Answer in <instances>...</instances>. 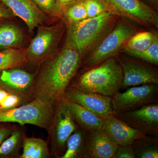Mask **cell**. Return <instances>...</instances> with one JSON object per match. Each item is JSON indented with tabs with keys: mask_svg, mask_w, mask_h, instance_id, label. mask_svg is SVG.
I'll list each match as a JSON object with an SVG mask.
<instances>
[{
	"mask_svg": "<svg viewBox=\"0 0 158 158\" xmlns=\"http://www.w3.org/2000/svg\"><path fill=\"white\" fill-rule=\"evenodd\" d=\"M11 9L15 16L24 22L32 33L35 28L44 25L49 20L50 17L40 10L31 0H0Z\"/></svg>",
	"mask_w": 158,
	"mask_h": 158,
	"instance_id": "5bb4252c",
	"label": "cell"
},
{
	"mask_svg": "<svg viewBox=\"0 0 158 158\" xmlns=\"http://www.w3.org/2000/svg\"><path fill=\"white\" fill-rule=\"evenodd\" d=\"M50 156L47 142L40 138H26L21 158H46Z\"/></svg>",
	"mask_w": 158,
	"mask_h": 158,
	"instance_id": "7402d4cb",
	"label": "cell"
},
{
	"mask_svg": "<svg viewBox=\"0 0 158 158\" xmlns=\"http://www.w3.org/2000/svg\"><path fill=\"white\" fill-rule=\"evenodd\" d=\"M71 115L79 128L86 131L102 129V118L82 106L67 99H64Z\"/></svg>",
	"mask_w": 158,
	"mask_h": 158,
	"instance_id": "e0dca14e",
	"label": "cell"
},
{
	"mask_svg": "<svg viewBox=\"0 0 158 158\" xmlns=\"http://www.w3.org/2000/svg\"><path fill=\"white\" fill-rule=\"evenodd\" d=\"M141 1H144V0H141Z\"/></svg>",
	"mask_w": 158,
	"mask_h": 158,
	"instance_id": "e575fe53",
	"label": "cell"
},
{
	"mask_svg": "<svg viewBox=\"0 0 158 158\" xmlns=\"http://www.w3.org/2000/svg\"><path fill=\"white\" fill-rule=\"evenodd\" d=\"M55 104L44 99L36 98L23 106L0 110V123L33 125L48 131L53 118Z\"/></svg>",
	"mask_w": 158,
	"mask_h": 158,
	"instance_id": "277c9868",
	"label": "cell"
},
{
	"mask_svg": "<svg viewBox=\"0 0 158 158\" xmlns=\"http://www.w3.org/2000/svg\"><path fill=\"white\" fill-rule=\"evenodd\" d=\"M119 18L113 11H108L67 25L65 45L75 49L84 58L115 27Z\"/></svg>",
	"mask_w": 158,
	"mask_h": 158,
	"instance_id": "7a4b0ae2",
	"label": "cell"
},
{
	"mask_svg": "<svg viewBox=\"0 0 158 158\" xmlns=\"http://www.w3.org/2000/svg\"><path fill=\"white\" fill-rule=\"evenodd\" d=\"M123 81L121 65L118 59L113 57L86 69L69 85L83 92L112 97L121 90Z\"/></svg>",
	"mask_w": 158,
	"mask_h": 158,
	"instance_id": "3957f363",
	"label": "cell"
},
{
	"mask_svg": "<svg viewBox=\"0 0 158 158\" xmlns=\"http://www.w3.org/2000/svg\"><path fill=\"white\" fill-rule=\"evenodd\" d=\"M118 146L108 138L102 129L88 131V158H113Z\"/></svg>",
	"mask_w": 158,
	"mask_h": 158,
	"instance_id": "2e32d148",
	"label": "cell"
},
{
	"mask_svg": "<svg viewBox=\"0 0 158 158\" xmlns=\"http://www.w3.org/2000/svg\"><path fill=\"white\" fill-rule=\"evenodd\" d=\"M22 134L19 130H14L0 145V156H6L14 153L19 146Z\"/></svg>",
	"mask_w": 158,
	"mask_h": 158,
	"instance_id": "484cf974",
	"label": "cell"
},
{
	"mask_svg": "<svg viewBox=\"0 0 158 158\" xmlns=\"http://www.w3.org/2000/svg\"><path fill=\"white\" fill-rule=\"evenodd\" d=\"M113 115L135 129L158 135V103L145 105L137 110L115 112Z\"/></svg>",
	"mask_w": 158,
	"mask_h": 158,
	"instance_id": "8fae6325",
	"label": "cell"
},
{
	"mask_svg": "<svg viewBox=\"0 0 158 158\" xmlns=\"http://www.w3.org/2000/svg\"><path fill=\"white\" fill-rule=\"evenodd\" d=\"M83 58L77 51L65 45L43 62L32 87L34 98L44 99L55 104L63 100Z\"/></svg>",
	"mask_w": 158,
	"mask_h": 158,
	"instance_id": "6da1fadb",
	"label": "cell"
},
{
	"mask_svg": "<svg viewBox=\"0 0 158 158\" xmlns=\"http://www.w3.org/2000/svg\"><path fill=\"white\" fill-rule=\"evenodd\" d=\"M25 41L22 31L11 23L0 24V50L19 47Z\"/></svg>",
	"mask_w": 158,
	"mask_h": 158,
	"instance_id": "d6986e66",
	"label": "cell"
},
{
	"mask_svg": "<svg viewBox=\"0 0 158 158\" xmlns=\"http://www.w3.org/2000/svg\"><path fill=\"white\" fill-rule=\"evenodd\" d=\"M11 92L12 91L0 85V104L6 99Z\"/></svg>",
	"mask_w": 158,
	"mask_h": 158,
	"instance_id": "836d02e7",
	"label": "cell"
},
{
	"mask_svg": "<svg viewBox=\"0 0 158 158\" xmlns=\"http://www.w3.org/2000/svg\"><path fill=\"white\" fill-rule=\"evenodd\" d=\"M136 32V29L129 23L124 20L118 22L88 54L84 61L86 69L92 68L107 59L115 57Z\"/></svg>",
	"mask_w": 158,
	"mask_h": 158,
	"instance_id": "5b68a950",
	"label": "cell"
},
{
	"mask_svg": "<svg viewBox=\"0 0 158 158\" xmlns=\"http://www.w3.org/2000/svg\"><path fill=\"white\" fill-rule=\"evenodd\" d=\"M0 73V85L6 89L22 95L32 90L35 79L34 75L19 67L3 70Z\"/></svg>",
	"mask_w": 158,
	"mask_h": 158,
	"instance_id": "9a60e30c",
	"label": "cell"
},
{
	"mask_svg": "<svg viewBox=\"0 0 158 158\" xmlns=\"http://www.w3.org/2000/svg\"><path fill=\"white\" fill-rule=\"evenodd\" d=\"M65 23L53 26L40 25L37 34L27 48L28 62L42 63L57 52L65 29Z\"/></svg>",
	"mask_w": 158,
	"mask_h": 158,
	"instance_id": "8992f818",
	"label": "cell"
},
{
	"mask_svg": "<svg viewBox=\"0 0 158 158\" xmlns=\"http://www.w3.org/2000/svg\"><path fill=\"white\" fill-rule=\"evenodd\" d=\"M66 25L88 18L85 2H80L72 5L63 12L62 16Z\"/></svg>",
	"mask_w": 158,
	"mask_h": 158,
	"instance_id": "d4e9b609",
	"label": "cell"
},
{
	"mask_svg": "<svg viewBox=\"0 0 158 158\" xmlns=\"http://www.w3.org/2000/svg\"><path fill=\"white\" fill-rule=\"evenodd\" d=\"M78 128L64 100L55 104V112L48 131L53 153L61 158L66 150L69 137Z\"/></svg>",
	"mask_w": 158,
	"mask_h": 158,
	"instance_id": "52a82bcc",
	"label": "cell"
},
{
	"mask_svg": "<svg viewBox=\"0 0 158 158\" xmlns=\"http://www.w3.org/2000/svg\"><path fill=\"white\" fill-rule=\"evenodd\" d=\"M65 98L80 105L101 118L113 113L111 97L83 92L69 85L65 91Z\"/></svg>",
	"mask_w": 158,
	"mask_h": 158,
	"instance_id": "7c38bea8",
	"label": "cell"
},
{
	"mask_svg": "<svg viewBox=\"0 0 158 158\" xmlns=\"http://www.w3.org/2000/svg\"><path fill=\"white\" fill-rule=\"evenodd\" d=\"M22 96L12 91L0 104V110H9L19 106L21 103Z\"/></svg>",
	"mask_w": 158,
	"mask_h": 158,
	"instance_id": "f1b7e54d",
	"label": "cell"
},
{
	"mask_svg": "<svg viewBox=\"0 0 158 158\" xmlns=\"http://www.w3.org/2000/svg\"><path fill=\"white\" fill-rule=\"evenodd\" d=\"M85 5L88 18L95 17L105 11H110L104 0H86Z\"/></svg>",
	"mask_w": 158,
	"mask_h": 158,
	"instance_id": "4316f807",
	"label": "cell"
},
{
	"mask_svg": "<svg viewBox=\"0 0 158 158\" xmlns=\"http://www.w3.org/2000/svg\"><path fill=\"white\" fill-rule=\"evenodd\" d=\"M124 53L143 62L157 65L158 64V37L152 45L147 49L142 51H134L123 48Z\"/></svg>",
	"mask_w": 158,
	"mask_h": 158,
	"instance_id": "cb8c5ba5",
	"label": "cell"
},
{
	"mask_svg": "<svg viewBox=\"0 0 158 158\" xmlns=\"http://www.w3.org/2000/svg\"><path fill=\"white\" fill-rule=\"evenodd\" d=\"M13 131L10 128H0V145L6 138H8L11 135Z\"/></svg>",
	"mask_w": 158,
	"mask_h": 158,
	"instance_id": "d6a6232c",
	"label": "cell"
},
{
	"mask_svg": "<svg viewBox=\"0 0 158 158\" xmlns=\"http://www.w3.org/2000/svg\"><path fill=\"white\" fill-rule=\"evenodd\" d=\"M110 11L119 17L146 27H158L157 12L141 0H104Z\"/></svg>",
	"mask_w": 158,
	"mask_h": 158,
	"instance_id": "ba28073f",
	"label": "cell"
},
{
	"mask_svg": "<svg viewBox=\"0 0 158 158\" xmlns=\"http://www.w3.org/2000/svg\"><path fill=\"white\" fill-rule=\"evenodd\" d=\"M88 131L78 128L69 137L66 150L61 158H88L87 151Z\"/></svg>",
	"mask_w": 158,
	"mask_h": 158,
	"instance_id": "ac0fdd59",
	"label": "cell"
},
{
	"mask_svg": "<svg viewBox=\"0 0 158 158\" xmlns=\"http://www.w3.org/2000/svg\"><path fill=\"white\" fill-rule=\"evenodd\" d=\"M113 113L137 110L148 104L158 103V85L146 84L127 88L112 97Z\"/></svg>",
	"mask_w": 158,
	"mask_h": 158,
	"instance_id": "9c48e42d",
	"label": "cell"
},
{
	"mask_svg": "<svg viewBox=\"0 0 158 158\" xmlns=\"http://www.w3.org/2000/svg\"><path fill=\"white\" fill-rule=\"evenodd\" d=\"M27 62V48H15L0 50V73L20 67Z\"/></svg>",
	"mask_w": 158,
	"mask_h": 158,
	"instance_id": "ffe728a7",
	"label": "cell"
},
{
	"mask_svg": "<svg viewBox=\"0 0 158 158\" xmlns=\"http://www.w3.org/2000/svg\"><path fill=\"white\" fill-rule=\"evenodd\" d=\"M49 17H54L56 0H31Z\"/></svg>",
	"mask_w": 158,
	"mask_h": 158,
	"instance_id": "83f0119b",
	"label": "cell"
},
{
	"mask_svg": "<svg viewBox=\"0 0 158 158\" xmlns=\"http://www.w3.org/2000/svg\"><path fill=\"white\" fill-rule=\"evenodd\" d=\"M131 145L135 158H158V135H147L135 140Z\"/></svg>",
	"mask_w": 158,
	"mask_h": 158,
	"instance_id": "44dd1931",
	"label": "cell"
},
{
	"mask_svg": "<svg viewBox=\"0 0 158 158\" xmlns=\"http://www.w3.org/2000/svg\"><path fill=\"white\" fill-rule=\"evenodd\" d=\"M131 145L118 146L113 158H135Z\"/></svg>",
	"mask_w": 158,
	"mask_h": 158,
	"instance_id": "4dcf8cb0",
	"label": "cell"
},
{
	"mask_svg": "<svg viewBox=\"0 0 158 158\" xmlns=\"http://www.w3.org/2000/svg\"><path fill=\"white\" fill-rule=\"evenodd\" d=\"M157 38V34L149 31L135 33L130 37L123 48L134 51L145 50L152 45Z\"/></svg>",
	"mask_w": 158,
	"mask_h": 158,
	"instance_id": "603a6c76",
	"label": "cell"
},
{
	"mask_svg": "<svg viewBox=\"0 0 158 158\" xmlns=\"http://www.w3.org/2000/svg\"><path fill=\"white\" fill-rule=\"evenodd\" d=\"M102 118V130L108 138L118 146L131 144L135 140L147 135L129 126L113 114Z\"/></svg>",
	"mask_w": 158,
	"mask_h": 158,
	"instance_id": "4fadbf2b",
	"label": "cell"
},
{
	"mask_svg": "<svg viewBox=\"0 0 158 158\" xmlns=\"http://www.w3.org/2000/svg\"><path fill=\"white\" fill-rule=\"evenodd\" d=\"M15 16V15L10 8L3 3L0 2V20L11 18Z\"/></svg>",
	"mask_w": 158,
	"mask_h": 158,
	"instance_id": "1f68e13d",
	"label": "cell"
},
{
	"mask_svg": "<svg viewBox=\"0 0 158 158\" xmlns=\"http://www.w3.org/2000/svg\"><path fill=\"white\" fill-rule=\"evenodd\" d=\"M86 0H56L54 17L60 18L67 8L75 3Z\"/></svg>",
	"mask_w": 158,
	"mask_h": 158,
	"instance_id": "f546056e",
	"label": "cell"
},
{
	"mask_svg": "<svg viewBox=\"0 0 158 158\" xmlns=\"http://www.w3.org/2000/svg\"><path fill=\"white\" fill-rule=\"evenodd\" d=\"M118 59L123 73L121 90L146 84L158 85V69L154 65L131 59Z\"/></svg>",
	"mask_w": 158,
	"mask_h": 158,
	"instance_id": "30bf717a",
	"label": "cell"
}]
</instances>
